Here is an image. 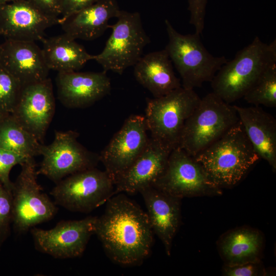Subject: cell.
I'll return each instance as SVG.
<instances>
[{"instance_id": "obj_1", "label": "cell", "mask_w": 276, "mask_h": 276, "mask_svg": "<svg viewBox=\"0 0 276 276\" xmlns=\"http://www.w3.org/2000/svg\"><path fill=\"white\" fill-rule=\"evenodd\" d=\"M105 203L104 213L96 218L94 234L114 263L126 266L141 264L153 243L146 212L123 193L113 195Z\"/></svg>"}, {"instance_id": "obj_2", "label": "cell", "mask_w": 276, "mask_h": 276, "mask_svg": "<svg viewBox=\"0 0 276 276\" xmlns=\"http://www.w3.org/2000/svg\"><path fill=\"white\" fill-rule=\"evenodd\" d=\"M209 181L220 189L239 183L260 159L239 121L193 156Z\"/></svg>"}, {"instance_id": "obj_3", "label": "cell", "mask_w": 276, "mask_h": 276, "mask_svg": "<svg viewBox=\"0 0 276 276\" xmlns=\"http://www.w3.org/2000/svg\"><path fill=\"white\" fill-rule=\"evenodd\" d=\"M276 63V40L263 42L258 36L224 64L211 81L213 93L231 104L243 98L262 73Z\"/></svg>"}, {"instance_id": "obj_4", "label": "cell", "mask_w": 276, "mask_h": 276, "mask_svg": "<svg viewBox=\"0 0 276 276\" xmlns=\"http://www.w3.org/2000/svg\"><path fill=\"white\" fill-rule=\"evenodd\" d=\"M239 121L235 105L212 92L200 100L184 125L178 147L192 156L215 142Z\"/></svg>"}, {"instance_id": "obj_5", "label": "cell", "mask_w": 276, "mask_h": 276, "mask_svg": "<svg viewBox=\"0 0 276 276\" xmlns=\"http://www.w3.org/2000/svg\"><path fill=\"white\" fill-rule=\"evenodd\" d=\"M169 41L165 49L179 73L181 86L194 89L206 82H211L217 72L227 60L214 56L202 44L200 35H183L177 32L170 22L165 21Z\"/></svg>"}, {"instance_id": "obj_6", "label": "cell", "mask_w": 276, "mask_h": 276, "mask_svg": "<svg viewBox=\"0 0 276 276\" xmlns=\"http://www.w3.org/2000/svg\"><path fill=\"white\" fill-rule=\"evenodd\" d=\"M200 99L194 89L181 86L148 99L144 117L150 136L171 150L178 147L186 122Z\"/></svg>"}, {"instance_id": "obj_7", "label": "cell", "mask_w": 276, "mask_h": 276, "mask_svg": "<svg viewBox=\"0 0 276 276\" xmlns=\"http://www.w3.org/2000/svg\"><path fill=\"white\" fill-rule=\"evenodd\" d=\"M118 20L109 28L112 32L102 51L94 59L104 71L122 75L133 66L143 56L150 38L143 26L139 12L120 10Z\"/></svg>"}, {"instance_id": "obj_8", "label": "cell", "mask_w": 276, "mask_h": 276, "mask_svg": "<svg viewBox=\"0 0 276 276\" xmlns=\"http://www.w3.org/2000/svg\"><path fill=\"white\" fill-rule=\"evenodd\" d=\"M20 166V172L12 189V222L14 229L18 234H24L35 225L52 219L58 208L37 182L34 157L29 158Z\"/></svg>"}, {"instance_id": "obj_9", "label": "cell", "mask_w": 276, "mask_h": 276, "mask_svg": "<svg viewBox=\"0 0 276 276\" xmlns=\"http://www.w3.org/2000/svg\"><path fill=\"white\" fill-rule=\"evenodd\" d=\"M50 194L56 205L71 212L88 213L114 195V184L105 170L95 167L62 179Z\"/></svg>"}, {"instance_id": "obj_10", "label": "cell", "mask_w": 276, "mask_h": 276, "mask_svg": "<svg viewBox=\"0 0 276 276\" xmlns=\"http://www.w3.org/2000/svg\"><path fill=\"white\" fill-rule=\"evenodd\" d=\"M79 135L73 130L56 131L52 143L41 145L42 159L37 174L56 183L70 175L96 167L99 155L82 146L78 141Z\"/></svg>"}, {"instance_id": "obj_11", "label": "cell", "mask_w": 276, "mask_h": 276, "mask_svg": "<svg viewBox=\"0 0 276 276\" xmlns=\"http://www.w3.org/2000/svg\"><path fill=\"white\" fill-rule=\"evenodd\" d=\"M152 186L180 199L222 194L194 157L178 146L171 151L164 172Z\"/></svg>"}, {"instance_id": "obj_12", "label": "cell", "mask_w": 276, "mask_h": 276, "mask_svg": "<svg viewBox=\"0 0 276 276\" xmlns=\"http://www.w3.org/2000/svg\"><path fill=\"white\" fill-rule=\"evenodd\" d=\"M96 216L77 220L62 221L50 229L33 227L31 233L35 248L54 258L81 256L94 234Z\"/></svg>"}, {"instance_id": "obj_13", "label": "cell", "mask_w": 276, "mask_h": 276, "mask_svg": "<svg viewBox=\"0 0 276 276\" xmlns=\"http://www.w3.org/2000/svg\"><path fill=\"white\" fill-rule=\"evenodd\" d=\"M148 132L144 116L132 115L101 152L99 160L113 180L144 150L149 139Z\"/></svg>"}, {"instance_id": "obj_14", "label": "cell", "mask_w": 276, "mask_h": 276, "mask_svg": "<svg viewBox=\"0 0 276 276\" xmlns=\"http://www.w3.org/2000/svg\"><path fill=\"white\" fill-rule=\"evenodd\" d=\"M55 111L53 84L48 77L23 85L11 114L26 130L42 143Z\"/></svg>"}, {"instance_id": "obj_15", "label": "cell", "mask_w": 276, "mask_h": 276, "mask_svg": "<svg viewBox=\"0 0 276 276\" xmlns=\"http://www.w3.org/2000/svg\"><path fill=\"white\" fill-rule=\"evenodd\" d=\"M59 18L47 14L30 0L0 5V35L7 39L44 40L45 31L59 24Z\"/></svg>"}, {"instance_id": "obj_16", "label": "cell", "mask_w": 276, "mask_h": 276, "mask_svg": "<svg viewBox=\"0 0 276 276\" xmlns=\"http://www.w3.org/2000/svg\"><path fill=\"white\" fill-rule=\"evenodd\" d=\"M172 150L149 137L142 152L114 179V194L139 193L152 186L164 172Z\"/></svg>"}, {"instance_id": "obj_17", "label": "cell", "mask_w": 276, "mask_h": 276, "mask_svg": "<svg viewBox=\"0 0 276 276\" xmlns=\"http://www.w3.org/2000/svg\"><path fill=\"white\" fill-rule=\"evenodd\" d=\"M107 72L58 73L56 78L58 99L65 107H88L108 95L111 82Z\"/></svg>"}, {"instance_id": "obj_18", "label": "cell", "mask_w": 276, "mask_h": 276, "mask_svg": "<svg viewBox=\"0 0 276 276\" xmlns=\"http://www.w3.org/2000/svg\"><path fill=\"white\" fill-rule=\"evenodd\" d=\"M0 63L22 85L44 80L50 70L35 41L12 39L0 45Z\"/></svg>"}, {"instance_id": "obj_19", "label": "cell", "mask_w": 276, "mask_h": 276, "mask_svg": "<svg viewBox=\"0 0 276 276\" xmlns=\"http://www.w3.org/2000/svg\"><path fill=\"white\" fill-rule=\"evenodd\" d=\"M147 209L146 214L152 230L162 242L168 256L181 221V199L153 187L139 192Z\"/></svg>"}, {"instance_id": "obj_20", "label": "cell", "mask_w": 276, "mask_h": 276, "mask_svg": "<svg viewBox=\"0 0 276 276\" xmlns=\"http://www.w3.org/2000/svg\"><path fill=\"white\" fill-rule=\"evenodd\" d=\"M239 120L260 158L276 171V120L258 106L235 105Z\"/></svg>"}, {"instance_id": "obj_21", "label": "cell", "mask_w": 276, "mask_h": 276, "mask_svg": "<svg viewBox=\"0 0 276 276\" xmlns=\"http://www.w3.org/2000/svg\"><path fill=\"white\" fill-rule=\"evenodd\" d=\"M120 10L116 0H99L59 24L64 33L75 40H93L105 32L109 20L117 17Z\"/></svg>"}, {"instance_id": "obj_22", "label": "cell", "mask_w": 276, "mask_h": 276, "mask_svg": "<svg viewBox=\"0 0 276 276\" xmlns=\"http://www.w3.org/2000/svg\"><path fill=\"white\" fill-rule=\"evenodd\" d=\"M133 66L136 80L154 98L167 95L181 86L165 49L142 56Z\"/></svg>"}, {"instance_id": "obj_23", "label": "cell", "mask_w": 276, "mask_h": 276, "mask_svg": "<svg viewBox=\"0 0 276 276\" xmlns=\"http://www.w3.org/2000/svg\"><path fill=\"white\" fill-rule=\"evenodd\" d=\"M218 245L224 265H233L261 260L264 239L258 230L244 226L226 233Z\"/></svg>"}, {"instance_id": "obj_24", "label": "cell", "mask_w": 276, "mask_h": 276, "mask_svg": "<svg viewBox=\"0 0 276 276\" xmlns=\"http://www.w3.org/2000/svg\"><path fill=\"white\" fill-rule=\"evenodd\" d=\"M42 51L50 70L65 73L77 71L87 62L94 59L82 45L65 33L42 41Z\"/></svg>"}, {"instance_id": "obj_25", "label": "cell", "mask_w": 276, "mask_h": 276, "mask_svg": "<svg viewBox=\"0 0 276 276\" xmlns=\"http://www.w3.org/2000/svg\"><path fill=\"white\" fill-rule=\"evenodd\" d=\"M41 143L11 113L0 119V148L28 157L40 155Z\"/></svg>"}, {"instance_id": "obj_26", "label": "cell", "mask_w": 276, "mask_h": 276, "mask_svg": "<svg viewBox=\"0 0 276 276\" xmlns=\"http://www.w3.org/2000/svg\"><path fill=\"white\" fill-rule=\"evenodd\" d=\"M243 98L255 106H276V63L262 73Z\"/></svg>"}, {"instance_id": "obj_27", "label": "cell", "mask_w": 276, "mask_h": 276, "mask_svg": "<svg viewBox=\"0 0 276 276\" xmlns=\"http://www.w3.org/2000/svg\"><path fill=\"white\" fill-rule=\"evenodd\" d=\"M21 82L0 63V111L11 113L18 101L22 87Z\"/></svg>"}, {"instance_id": "obj_28", "label": "cell", "mask_w": 276, "mask_h": 276, "mask_svg": "<svg viewBox=\"0 0 276 276\" xmlns=\"http://www.w3.org/2000/svg\"><path fill=\"white\" fill-rule=\"evenodd\" d=\"M13 202L12 192L0 181V244L9 234L12 222Z\"/></svg>"}, {"instance_id": "obj_29", "label": "cell", "mask_w": 276, "mask_h": 276, "mask_svg": "<svg viewBox=\"0 0 276 276\" xmlns=\"http://www.w3.org/2000/svg\"><path fill=\"white\" fill-rule=\"evenodd\" d=\"M30 158L0 148V181L11 192L13 183L10 179L9 174L12 168L17 165H21Z\"/></svg>"}, {"instance_id": "obj_30", "label": "cell", "mask_w": 276, "mask_h": 276, "mask_svg": "<svg viewBox=\"0 0 276 276\" xmlns=\"http://www.w3.org/2000/svg\"><path fill=\"white\" fill-rule=\"evenodd\" d=\"M222 273L225 276H263L268 273L260 260L233 265H224Z\"/></svg>"}, {"instance_id": "obj_31", "label": "cell", "mask_w": 276, "mask_h": 276, "mask_svg": "<svg viewBox=\"0 0 276 276\" xmlns=\"http://www.w3.org/2000/svg\"><path fill=\"white\" fill-rule=\"evenodd\" d=\"M190 12V24L195 28V33L200 35L204 27V18L208 0H188Z\"/></svg>"}, {"instance_id": "obj_32", "label": "cell", "mask_w": 276, "mask_h": 276, "mask_svg": "<svg viewBox=\"0 0 276 276\" xmlns=\"http://www.w3.org/2000/svg\"><path fill=\"white\" fill-rule=\"evenodd\" d=\"M99 0H62L60 21L79 12Z\"/></svg>"}, {"instance_id": "obj_33", "label": "cell", "mask_w": 276, "mask_h": 276, "mask_svg": "<svg viewBox=\"0 0 276 276\" xmlns=\"http://www.w3.org/2000/svg\"><path fill=\"white\" fill-rule=\"evenodd\" d=\"M47 14L58 17L61 13L62 0H30Z\"/></svg>"}, {"instance_id": "obj_34", "label": "cell", "mask_w": 276, "mask_h": 276, "mask_svg": "<svg viewBox=\"0 0 276 276\" xmlns=\"http://www.w3.org/2000/svg\"><path fill=\"white\" fill-rule=\"evenodd\" d=\"M18 0H0V5L10 3Z\"/></svg>"}, {"instance_id": "obj_35", "label": "cell", "mask_w": 276, "mask_h": 276, "mask_svg": "<svg viewBox=\"0 0 276 276\" xmlns=\"http://www.w3.org/2000/svg\"><path fill=\"white\" fill-rule=\"evenodd\" d=\"M6 114H7V113H4L0 111V119Z\"/></svg>"}]
</instances>
